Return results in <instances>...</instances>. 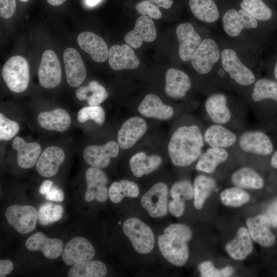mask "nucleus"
<instances>
[{
	"label": "nucleus",
	"mask_w": 277,
	"mask_h": 277,
	"mask_svg": "<svg viewBox=\"0 0 277 277\" xmlns=\"http://www.w3.org/2000/svg\"><path fill=\"white\" fill-rule=\"evenodd\" d=\"M204 143V136L197 126L178 128L172 135L168 147L172 163L180 167L190 165L202 154Z\"/></svg>",
	"instance_id": "nucleus-1"
},
{
	"label": "nucleus",
	"mask_w": 277,
	"mask_h": 277,
	"mask_svg": "<svg viewBox=\"0 0 277 277\" xmlns=\"http://www.w3.org/2000/svg\"><path fill=\"white\" fill-rule=\"evenodd\" d=\"M192 231L186 225L173 224L165 229L158 237V245L163 256L176 266H182L189 258L188 242Z\"/></svg>",
	"instance_id": "nucleus-2"
},
{
	"label": "nucleus",
	"mask_w": 277,
	"mask_h": 277,
	"mask_svg": "<svg viewBox=\"0 0 277 277\" xmlns=\"http://www.w3.org/2000/svg\"><path fill=\"white\" fill-rule=\"evenodd\" d=\"M2 74L11 91L21 93L27 89L30 80L29 68L23 57L15 55L8 60L3 66Z\"/></svg>",
	"instance_id": "nucleus-3"
},
{
	"label": "nucleus",
	"mask_w": 277,
	"mask_h": 277,
	"mask_svg": "<svg viewBox=\"0 0 277 277\" xmlns=\"http://www.w3.org/2000/svg\"><path fill=\"white\" fill-rule=\"evenodd\" d=\"M123 231L133 247L141 254H147L153 249L155 239L152 229L141 220L131 217L123 225Z\"/></svg>",
	"instance_id": "nucleus-4"
},
{
	"label": "nucleus",
	"mask_w": 277,
	"mask_h": 277,
	"mask_svg": "<svg viewBox=\"0 0 277 277\" xmlns=\"http://www.w3.org/2000/svg\"><path fill=\"white\" fill-rule=\"evenodd\" d=\"M8 223L21 234H27L36 227L38 217L36 209L30 205H12L5 212Z\"/></svg>",
	"instance_id": "nucleus-5"
},
{
	"label": "nucleus",
	"mask_w": 277,
	"mask_h": 277,
	"mask_svg": "<svg viewBox=\"0 0 277 277\" xmlns=\"http://www.w3.org/2000/svg\"><path fill=\"white\" fill-rule=\"evenodd\" d=\"M221 56L223 69L237 84L247 86L255 83L254 73L243 64L234 50L225 49L222 51Z\"/></svg>",
	"instance_id": "nucleus-6"
},
{
	"label": "nucleus",
	"mask_w": 277,
	"mask_h": 277,
	"mask_svg": "<svg viewBox=\"0 0 277 277\" xmlns=\"http://www.w3.org/2000/svg\"><path fill=\"white\" fill-rule=\"evenodd\" d=\"M221 56L220 48L211 38L202 41L191 60L194 69L201 74L210 72Z\"/></svg>",
	"instance_id": "nucleus-7"
},
{
	"label": "nucleus",
	"mask_w": 277,
	"mask_h": 277,
	"mask_svg": "<svg viewBox=\"0 0 277 277\" xmlns=\"http://www.w3.org/2000/svg\"><path fill=\"white\" fill-rule=\"evenodd\" d=\"M238 143L241 149L246 153L266 156L271 155L274 151L271 139L262 131L244 132L240 136Z\"/></svg>",
	"instance_id": "nucleus-8"
},
{
	"label": "nucleus",
	"mask_w": 277,
	"mask_h": 277,
	"mask_svg": "<svg viewBox=\"0 0 277 277\" xmlns=\"http://www.w3.org/2000/svg\"><path fill=\"white\" fill-rule=\"evenodd\" d=\"M37 74L39 84L45 88H53L60 84L62 78L61 66L53 51L47 50L44 52Z\"/></svg>",
	"instance_id": "nucleus-9"
},
{
	"label": "nucleus",
	"mask_w": 277,
	"mask_h": 277,
	"mask_svg": "<svg viewBox=\"0 0 277 277\" xmlns=\"http://www.w3.org/2000/svg\"><path fill=\"white\" fill-rule=\"evenodd\" d=\"M168 187L163 183L154 184L141 198L142 206L154 218L165 215L168 211Z\"/></svg>",
	"instance_id": "nucleus-10"
},
{
	"label": "nucleus",
	"mask_w": 277,
	"mask_h": 277,
	"mask_svg": "<svg viewBox=\"0 0 277 277\" xmlns=\"http://www.w3.org/2000/svg\"><path fill=\"white\" fill-rule=\"evenodd\" d=\"M95 254L94 248L90 242L85 238L77 236L66 244L63 250L62 259L66 264L73 266L91 260Z\"/></svg>",
	"instance_id": "nucleus-11"
},
{
	"label": "nucleus",
	"mask_w": 277,
	"mask_h": 277,
	"mask_svg": "<svg viewBox=\"0 0 277 277\" xmlns=\"http://www.w3.org/2000/svg\"><path fill=\"white\" fill-rule=\"evenodd\" d=\"M85 178L87 183L85 201L90 202L95 199L101 203L106 201L109 195L106 173L100 168L91 167L87 169Z\"/></svg>",
	"instance_id": "nucleus-12"
},
{
	"label": "nucleus",
	"mask_w": 277,
	"mask_h": 277,
	"mask_svg": "<svg viewBox=\"0 0 277 277\" xmlns=\"http://www.w3.org/2000/svg\"><path fill=\"white\" fill-rule=\"evenodd\" d=\"M119 147L118 143L113 141L102 146L90 145L84 149L83 159L91 167L104 168L108 166L111 158L118 155Z\"/></svg>",
	"instance_id": "nucleus-13"
},
{
	"label": "nucleus",
	"mask_w": 277,
	"mask_h": 277,
	"mask_svg": "<svg viewBox=\"0 0 277 277\" xmlns=\"http://www.w3.org/2000/svg\"><path fill=\"white\" fill-rule=\"evenodd\" d=\"M176 33L179 44V57L184 62L191 61L202 42L201 36L189 23L180 24L176 27Z\"/></svg>",
	"instance_id": "nucleus-14"
},
{
	"label": "nucleus",
	"mask_w": 277,
	"mask_h": 277,
	"mask_svg": "<svg viewBox=\"0 0 277 277\" xmlns=\"http://www.w3.org/2000/svg\"><path fill=\"white\" fill-rule=\"evenodd\" d=\"M66 78L68 84L78 87L86 77V69L78 52L73 48H68L63 53Z\"/></svg>",
	"instance_id": "nucleus-15"
},
{
	"label": "nucleus",
	"mask_w": 277,
	"mask_h": 277,
	"mask_svg": "<svg viewBox=\"0 0 277 277\" xmlns=\"http://www.w3.org/2000/svg\"><path fill=\"white\" fill-rule=\"evenodd\" d=\"M156 37V31L153 21L146 15L138 17L134 28L127 32L124 41L133 48H140L143 42H152Z\"/></svg>",
	"instance_id": "nucleus-16"
},
{
	"label": "nucleus",
	"mask_w": 277,
	"mask_h": 277,
	"mask_svg": "<svg viewBox=\"0 0 277 277\" xmlns=\"http://www.w3.org/2000/svg\"><path fill=\"white\" fill-rule=\"evenodd\" d=\"M256 19L243 9H231L225 12L223 17V26L225 32L230 36L240 35L244 29H254L258 26Z\"/></svg>",
	"instance_id": "nucleus-17"
},
{
	"label": "nucleus",
	"mask_w": 277,
	"mask_h": 277,
	"mask_svg": "<svg viewBox=\"0 0 277 277\" xmlns=\"http://www.w3.org/2000/svg\"><path fill=\"white\" fill-rule=\"evenodd\" d=\"M147 125L142 117L133 116L126 120L117 133V143L121 148H131L147 131Z\"/></svg>",
	"instance_id": "nucleus-18"
},
{
	"label": "nucleus",
	"mask_w": 277,
	"mask_h": 277,
	"mask_svg": "<svg viewBox=\"0 0 277 277\" xmlns=\"http://www.w3.org/2000/svg\"><path fill=\"white\" fill-rule=\"evenodd\" d=\"M25 246L30 251H41L48 259L57 258L62 253L64 243L57 238H49L43 233L37 232L26 241Z\"/></svg>",
	"instance_id": "nucleus-19"
},
{
	"label": "nucleus",
	"mask_w": 277,
	"mask_h": 277,
	"mask_svg": "<svg viewBox=\"0 0 277 277\" xmlns=\"http://www.w3.org/2000/svg\"><path fill=\"white\" fill-rule=\"evenodd\" d=\"M248 230L252 239L265 247L272 246L275 242V237L271 232L270 221L265 214H259L248 219L246 221Z\"/></svg>",
	"instance_id": "nucleus-20"
},
{
	"label": "nucleus",
	"mask_w": 277,
	"mask_h": 277,
	"mask_svg": "<svg viewBox=\"0 0 277 277\" xmlns=\"http://www.w3.org/2000/svg\"><path fill=\"white\" fill-rule=\"evenodd\" d=\"M77 42L80 48L89 54L94 61L102 63L108 59L109 50L106 42L100 36L84 31L78 35Z\"/></svg>",
	"instance_id": "nucleus-21"
},
{
	"label": "nucleus",
	"mask_w": 277,
	"mask_h": 277,
	"mask_svg": "<svg viewBox=\"0 0 277 277\" xmlns=\"http://www.w3.org/2000/svg\"><path fill=\"white\" fill-rule=\"evenodd\" d=\"M65 158L64 150L57 146L46 148L40 155L36 163V169L42 176L49 177L55 175Z\"/></svg>",
	"instance_id": "nucleus-22"
},
{
	"label": "nucleus",
	"mask_w": 277,
	"mask_h": 277,
	"mask_svg": "<svg viewBox=\"0 0 277 277\" xmlns=\"http://www.w3.org/2000/svg\"><path fill=\"white\" fill-rule=\"evenodd\" d=\"M205 110L214 124L225 125L232 118V112L228 105L227 96L222 93L209 95L205 103Z\"/></svg>",
	"instance_id": "nucleus-23"
},
{
	"label": "nucleus",
	"mask_w": 277,
	"mask_h": 277,
	"mask_svg": "<svg viewBox=\"0 0 277 277\" xmlns=\"http://www.w3.org/2000/svg\"><path fill=\"white\" fill-rule=\"evenodd\" d=\"M108 63L112 69L120 70L136 69L139 66L140 61L130 46L123 44L114 45L110 48Z\"/></svg>",
	"instance_id": "nucleus-24"
},
{
	"label": "nucleus",
	"mask_w": 277,
	"mask_h": 277,
	"mask_svg": "<svg viewBox=\"0 0 277 277\" xmlns=\"http://www.w3.org/2000/svg\"><path fill=\"white\" fill-rule=\"evenodd\" d=\"M165 77L166 94L174 99L184 97L191 86L189 76L181 70L171 68L166 71Z\"/></svg>",
	"instance_id": "nucleus-25"
},
{
	"label": "nucleus",
	"mask_w": 277,
	"mask_h": 277,
	"mask_svg": "<svg viewBox=\"0 0 277 277\" xmlns=\"http://www.w3.org/2000/svg\"><path fill=\"white\" fill-rule=\"evenodd\" d=\"M12 147L17 152V164L22 169L33 167L42 150L41 145L37 143H27L19 136L15 137L13 140Z\"/></svg>",
	"instance_id": "nucleus-26"
},
{
	"label": "nucleus",
	"mask_w": 277,
	"mask_h": 277,
	"mask_svg": "<svg viewBox=\"0 0 277 277\" xmlns=\"http://www.w3.org/2000/svg\"><path fill=\"white\" fill-rule=\"evenodd\" d=\"M138 112L146 117L159 120H168L174 113L173 108L164 104L161 98L155 94L146 95L138 107Z\"/></svg>",
	"instance_id": "nucleus-27"
},
{
	"label": "nucleus",
	"mask_w": 277,
	"mask_h": 277,
	"mask_svg": "<svg viewBox=\"0 0 277 277\" xmlns=\"http://www.w3.org/2000/svg\"><path fill=\"white\" fill-rule=\"evenodd\" d=\"M203 136L204 142L210 147L224 149L234 145L238 140L233 132L224 125L214 123L207 128Z\"/></svg>",
	"instance_id": "nucleus-28"
},
{
	"label": "nucleus",
	"mask_w": 277,
	"mask_h": 277,
	"mask_svg": "<svg viewBox=\"0 0 277 277\" xmlns=\"http://www.w3.org/2000/svg\"><path fill=\"white\" fill-rule=\"evenodd\" d=\"M37 122L39 126L46 130L63 132L69 128L71 120L66 110L56 108L39 113Z\"/></svg>",
	"instance_id": "nucleus-29"
},
{
	"label": "nucleus",
	"mask_w": 277,
	"mask_h": 277,
	"mask_svg": "<svg viewBox=\"0 0 277 277\" xmlns=\"http://www.w3.org/2000/svg\"><path fill=\"white\" fill-rule=\"evenodd\" d=\"M225 250L234 260L245 259L253 250L252 238L248 230L244 227L239 229L234 239L226 244Z\"/></svg>",
	"instance_id": "nucleus-30"
},
{
	"label": "nucleus",
	"mask_w": 277,
	"mask_h": 277,
	"mask_svg": "<svg viewBox=\"0 0 277 277\" xmlns=\"http://www.w3.org/2000/svg\"><path fill=\"white\" fill-rule=\"evenodd\" d=\"M162 162L159 155H148L144 152H140L132 156L129 165L133 175L140 177L157 169Z\"/></svg>",
	"instance_id": "nucleus-31"
},
{
	"label": "nucleus",
	"mask_w": 277,
	"mask_h": 277,
	"mask_svg": "<svg viewBox=\"0 0 277 277\" xmlns=\"http://www.w3.org/2000/svg\"><path fill=\"white\" fill-rule=\"evenodd\" d=\"M228 156L226 149L210 147L200 155L195 168L198 171L211 173L220 164L225 162Z\"/></svg>",
	"instance_id": "nucleus-32"
},
{
	"label": "nucleus",
	"mask_w": 277,
	"mask_h": 277,
	"mask_svg": "<svg viewBox=\"0 0 277 277\" xmlns=\"http://www.w3.org/2000/svg\"><path fill=\"white\" fill-rule=\"evenodd\" d=\"M231 181L235 186L241 188L259 189L263 187L262 177L250 167H242L234 172Z\"/></svg>",
	"instance_id": "nucleus-33"
},
{
	"label": "nucleus",
	"mask_w": 277,
	"mask_h": 277,
	"mask_svg": "<svg viewBox=\"0 0 277 277\" xmlns=\"http://www.w3.org/2000/svg\"><path fill=\"white\" fill-rule=\"evenodd\" d=\"M76 95L80 101L86 100L89 106H96L107 98L108 93L98 82L91 81L87 86H81L77 88Z\"/></svg>",
	"instance_id": "nucleus-34"
},
{
	"label": "nucleus",
	"mask_w": 277,
	"mask_h": 277,
	"mask_svg": "<svg viewBox=\"0 0 277 277\" xmlns=\"http://www.w3.org/2000/svg\"><path fill=\"white\" fill-rule=\"evenodd\" d=\"M189 5L193 15L205 23H213L220 16L215 3L213 0H189Z\"/></svg>",
	"instance_id": "nucleus-35"
},
{
	"label": "nucleus",
	"mask_w": 277,
	"mask_h": 277,
	"mask_svg": "<svg viewBox=\"0 0 277 277\" xmlns=\"http://www.w3.org/2000/svg\"><path fill=\"white\" fill-rule=\"evenodd\" d=\"M105 264L97 260H89L72 266L69 269V277H103L107 274Z\"/></svg>",
	"instance_id": "nucleus-36"
},
{
	"label": "nucleus",
	"mask_w": 277,
	"mask_h": 277,
	"mask_svg": "<svg viewBox=\"0 0 277 277\" xmlns=\"http://www.w3.org/2000/svg\"><path fill=\"white\" fill-rule=\"evenodd\" d=\"M216 185L215 181L211 177L204 175H199L195 177L193 184V204L196 209L203 207Z\"/></svg>",
	"instance_id": "nucleus-37"
},
{
	"label": "nucleus",
	"mask_w": 277,
	"mask_h": 277,
	"mask_svg": "<svg viewBox=\"0 0 277 277\" xmlns=\"http://www.w3.org/2000/svg\"><path fill=\"white\" fill-rule=\"evenodd\" d=\"M251 98L256 103L270 100L277 104V82L266 78L259 79L254 83Z\"/></svg>",
	"instance_id": "nucleus-38"
},
{
	"label": "nucleus",
	"mask_w": 277,
	"mask_h": 277,
	"mask_svg": "<svg viewBox=\"0 0 277 277\" xmlns=\"http://www.w3.org/2000/svg\"><path fill=\"white\" fill-rule=\"evenodd\" d=\"M138 194V185L127 180L113 182L108 190L109 197L114 203L120 202L125 197H136Z\"/></svg>",
	"instance_id": "nucleus-39"
},
{
	"label": "nucleus",
	"mask_w": 277,
	"mask_h": 277,
	"mask_svg": "<svg viewBox=\"0 0 277 277\" xmlns=\"http://www.w3.org/2000/svg\"><path fill=\"white\" fill-rule=\"evenodd\" d=\"M241 7L256 20L266 21L272 16L271 10L262 0H243Z\"/></svg>",
	"instance_id": "nucleus-40"
},
{
	"label": "nucleus",
	"mask_w": 277,
	"mask_h": 277,
	"mask_svg": "<svg viewBox=\"0 0 277 277\" xmlns=\"http://www.w3.org/2000/svg\"><path fill=\"white\" fill-rule=\"evenodd\" d=\"M220 200L226 206L236 207L247 203L250 195L242 188L235 186L224 190L220 194Z\"/></svg>",
	"instance_id": "nucleus-41"
},
{
	"label": "nucleus",
	"mask_w": 277,
	"mask_h": 277,
	"mask_svg": "<svg viewBox=\"0 0 277 277\" xmlns=\"http://www.w3.org/2000/svg\"><path fill=\"white\" fill-rule=\"evenodd\" d=\"M64 212L63 208L60 205L51 203L43 204L38 212L39 223L44 226L48 225L60 220Z\"/></svg>",
	"instance_id": "nucleus-42"
},
{
	"label": "nucleus",
	"mask_w": 277,
	"mask_h": 277,
	"mask_svg": "<svg viewBox=\"0 0 277 277\" xmlns=\"http://www.w3.org/2000/svg\"><path fill=\"white\" fill-rule=\"evenodd\" d=\"M105 117V111L100 106L84 107L79 110L77 115V120L81 123L91 120L98 125L104 123Z\"/></svg>",
	"instance_id": "nucleus-43"
},
{
	"label": "nucleus",
	"mask_w": 277,
	"mask_h": 277,
	"mask_svg": "<svg viewBox=\"0 0 277 277\" xmlns=\"http://www.w3.org/2000/svg\"><path fill=\"white\" fill-rule=\"evenodd\" d=\"M201 276L203 277H227L231 276L234 269L230 266L222 269H216L210 261H205L199 266Z\"/></svg>",
	"instance_id": "nucleus-44"
},
{
	"label": "nucleus",
	"mask_w": 277,
	"mask_h": 277,
	"mask_svg": "<svg viewBox=\"0 0 277 277\" xmlns=\"http://www.w3.org/2000/svg\"><path fill=\"white\" fill-rule=\"evenodd\" d=\"M19 130V125L0 113V140L9 141L12 138Z\"/></svg>",
	"instance_id": "nucleus-45"
},
{
	"label": "nucleus",
	"mask_w": 277,
	"mask_h": 277,
	"mask_svg": "<svg viewBox=\"0 0 277 277\" xmlns=\"http://www.w3.org/2000/svg\"><path fill=\"white\" fill-rule=\"evenodd\" d=\"M172 196H177L184 201L190 200L193 198V187L187 180H182L175 182L170 190Z\"/></svg>",
	"instance_id": "nucleus-46"
},
{
	"label": "nucleus",
	"mask_w": 277,
	"mask_h": 277,
	"mask_svg": "<svg viewBox=\"0 0 277 277\" xmlns=\"http://www.w3.org/2000/svg\"><path fill=\"white\" fill-rule=\"evenodd\" d=\"M136 11L151 18L160 19L162 17V12L156 5L150 0H143L135 6Z\"/></svg>",
	"instance_id": "nucleus-47"
},
{
	"label": "nucleus",
	"mask_w": 277,
	"mask_h": 277,
	"mask_svg": "<svg viewBox=\"0 0 277 277\" xmlns=\"http://www.w3.org/2000/svg\"><path fill=\"white\" fill-rule=\"evenodd\" d=\"M173 200L168 204V209L169 212L174 216L179 217L183 214L185 208V201L181 197L173 195Z\"/></svg>",
	"instance_id": "nucleus-48"
},
{
	"label": "nucleus",
	"mask_w": 277,
	"mask_h": 277,
	"mask_svg": "<svg viewBox=\"0 0 277 277\" xmlns=\"http://www.w3.org/2000/svg\"><path fill=\"white\" fill-rule=\"evenodd\" d=\"M16 7V0H0V16L9 18L14 14Z\"/></svg>",
	"instance_id": "nucleus-49"
},
{
	"label": "nucleus",
	"mask_w": 277,
	"mask_h": 277,
	"mask_svg": "<svg viewBox=\"0 0 277 277\" xmlns=\"http://www.w3.org/2000/svg\"><path fill=\"white\" fill-rule=\"evenodd\" d=\"M46 200L48 201L61 202L64 199V194L62 189L52 186L51 190L46 195Z\"/></svg>",
	"instance_id": "nucleus-50"
},
{
	"label": "nucleus",
	"mask_w": 277,
	"mask_h": 277,
	"mask_svg": "<svg viewBox=\"0 0 277 277\" xmlns=\"http://www.w3.org/2000/svg\"><path fill=\"white\" fill-rule=\"evenodd\" d=\"M266 215L271 225L274 227H277V200L269 206Z\"/></svg>",
	"instance_id": "nucleus-51"
},
{
	"label": "nucleus",
	"mask_w": 277,
	"mask_h": 277,
	"mask_svg": "<svg viewBox=\"0 0 277 277\" xmlns=\"http://www.w3.org/2000/svg\"><path fill=\"white\" fill-rule=\"evenodd\" d=\"M14 268L13 263L9 260H0V276L5 277L10 273Z\"/></svg>",
	"instance_id": "nucleus-52"
},
{
	"label": "nucleus",
	"mask_w": 277,
	"mask_h": 277,
	"mask_svg": "<svg viewBox=\"0 0 277 277\" xmlns=\"http://www.w3.org/2000/svg\"><path fill=\"white\" fill-rule=\"evenodd\" d=\"M53 186V182L49 180L44 181L41 185L39 192L41 194L46 195L51 190Z\"/></svg>",
	"instance_id": "nucleus-53"
},
{
	"label": "nucleus",
	"mask_w": 277,
	"mask_h": 277,
	"mask_svg": "<svg viewBox=\"0 0 277 277\" xmlns=\"http://www.w3.org/2000/svg\"><path fill=\"white\" fill-rule=\"evenodd\" d=\"M158 7L164 9H169L173 4V0H150Z\"/></svg>",
	"instance_id": "nucleus-54"
},
{
	"label": "nucleus",
	"mask_w": 277,
	"mask_h": 277,
	"mask_svg": "<svg viewBox=\"0 0 277 277\" xmlns=\"http://www.w3.org/2000/svg\"><path fill=\"white\" fill-rule=\"evenodd\" d=\"M270 165L272 168L277 169V149L271 154Z\"/></svg>",
	"instance_id": "nucleus-55"
},
{
	"label": "nucleus",
	"mask_w": 277,
	"mask_h": 277,
	"mask_svg": "<svg viewBox=\"0 0 277 277\" xmlns=\"http://www.w3.org/2000/svg\"><path fill=\"white\" fill-rule=\"evenodd\" d=\"M47 1L51 6H58L63 4L66 0H47Z\"/></svg>",
	"instance_id": "nucleus-56"
},
{
	"label": "nucleus",
	"mask_w": 277,
	"mask_h": 277,
	"mask_svg": "<svg viewBox=\"0 0 277 277\" xmlns=\"http://www.w3.org/2000/svg\"><path fill=\"white\" fill-rule=\"evenodd\" d=\"M102 0H85L86 5L89 7H94L101 2Z\"/></svg>",
	"instance_id": "nucleus-57"
},
{
	"label": "nucleus",
	"mask_w": 277,
	"mask_h": 277,
	"mask_svg": "<svg viewBox=\"0 0 277 277\" xmlns=\"http://www.w3.org/2000/svg\"><path fill=\"white\" fill-rule=\"evenodd\" d=\"M274 75L275 79L277 80V61L274 66Z\"/></svg>",
	"instance_id": "nucleus-58"
},
{
	"label": "nucleus",
	"mask_w": 277,
	"mask_h": 277,
	"mask_svg": "<svg viewBox=\"0 0 277 277\" xmlns=\"http://www.w3.org/2000/svg\"><path fill=\"white\" fill-rule=\"evenodd\" d=\"M19 1L22 2H27L29 1V0H19Z\"/></svg>",
	"instance_id": "nucleus-59"
}]
</instances>
